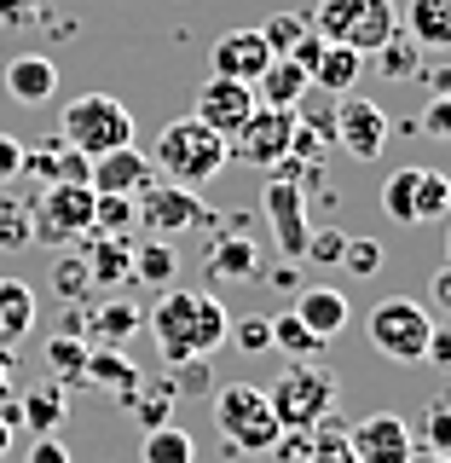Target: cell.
Instances as JSON below:
<instances>
[{
  "instance_id": "obj_1",
  "label": "cell",
  "mask_w": 451,
  "mask_h": 463,
  "mask_svg": "<svg viewBox=\"0 0 451 463\" xmlns=\"http://www.w3.org/2000/svg\"><path fill=\"white\" fill-rule=\"evenodd\" d=\"M145 330H151L163 365H192V359H209L226 342L231 313L214 296H202V289H163V301L151 307Z\"/></svg>"
},
{
  "instance_id": "obj_2",
  "label": "cell",
  "mask_w": 451,
  "mask_h": 463,
  "mask_svg": "<svg viewBox=\"0 0 451 463\" xmlns=\"http://www.w3.org/2000/svg\"><path fill=\"white\" fill-rule=\"evenodd\" d=\"M226 163H231L226 134H214L209 122H197V116L168 122L163 134H156V151H151V168L163 174V180H174V185H209Z\"/></svg>"
},
{
  "instance_id": "obj_3",
  "label": "cell",
  "mask_w": 451,
  "mask_h": 463,
  "mask_svg": "<svg viewBox=\"0 0 451 463\" xmlns=\"http://www.w3.org/2000/svg\"><path fill=\"white\" fill-rule=\"evenodd\" d=\"M272 417H278L284 434H313L336 411V376H330L318 359H289V371L267 388Z\"/></svg>"
},
{
  "instance_id": "obj_4",
  "label": "cell",
  "mask_w": 451,
  "mask_h": 463,
  "mask_svg": "<svg viewBox=\"0 0 451 463\" xmlns=\"http://www.w3.org/2000/svg\"><path fill=\"white\" fill-rule=\"evenodd\" d=\"M313 35L330 47H353L359 58H371L388 35H399V12L394 0H318L313 12Z\"/></svg>"
},
{
  "instance_id": "obj_5",
  "label": "cell",
  "mask_w": 451,
  "mask_h": 463,
  "mask_svg": "<svg viewBox=\"0 0 451 463\" xmlns=\"http://www.w3.org/2000/svg\"><path fill=\"white\" fill-rule=\"evenodd\" d=\"M93 232V185L87 180H52L29 203V243L47 250H70Z\"/></svg>"
},
{
  "instance_id": "obj_6",
  "label": "cell",
  "mask_w": 451,
  "mask_h": 463,
  "mask_svg": "<svg viewBox=\"0 0 451 463\" xmlns=\"http://www.w3.org/2000/svg\"><path fill=\"white\" fill-rule=\"evenodd\" d=\"M58 139L81 156H105L116 145H134V116L110 93H76L64 105V116H58Z\"/></svg>"
},
{
  "instance_id": "obj_7",
  "label": "cell",
  "mask_w": 451,
  "mask_h": 463,
  "mask_svg": "<svg viewBox=\"0 0 451 463\" xmlns=\"http://www.w3.org/2000/svg\"><path fill=\"white\" fill-rule=\"evenodd\" d=\"M214 423H221L231 452H278V440H284L267 388H255V383H226L214 394Z\"/></svg>"
},
{
  "instance_id": "obj_8",
  "label": "cell",
  "mask_w": 451,
  "mask_h": 463,
  "mask_svg": "<svg viewBox=\"0 0 451 463\" xmlns=\"http://www.w3.org/2000/svg\"><path fill=\"white\" fill-rule=\"evenodd\" d=\"M134 221H139V232H151V238H174V232L209 226V203H202L192 185H174L163 174H151L134 192Z\"/></svg>"
},
{
  "instance_id": "obj_9",
  "label": "cell",
  "mask_w": 451,
  "mask_h": 463,
  "mask_svg": "<svg viewBox=\"0 0 451 463\" xmlns=\"http://www.w3.org/2000/svg\"><path fill=\"white\" fill-rule=\"evenodd\" d=\"M371 342L376 354H388L394 365H417V359L428 354V330H434V313L423 301H405V296H388L371 307Z\"/></svg>"
},
{
  "instance_id": "obj_10",
  "label": "cell",
  "mask_w": 451,
  "mask_h": 463,
  "mask_svg": "<svg viewBox=\"0 0 451 463\" xmlns=\"http://www.w3.org/2000/svg\"><path fill=\"white\" fill-rule=\"evenodd\" d=\"M289 134H296V110H272V105H255L249 116H243V128L231 134V156L249 168H284L289 156Z\"/></svg>"
},
{
  "instance_id": "obj_11",
  "label": "cell",
  "mask_w": 451,
  "mask_h": 463,
  "mask_svg": "<svg viewBox=\"0 0 451 463\" xmlns=\"http://www.w3.org/2000/svg\"><path fill=\"white\" fill-rule=\"evenodd\" d=\"M330 145H342L347 156H359V163L382 156V145H388L382 105H371V99H359V93H342L336 110H330Z\"/></svg>"
},
{
  "instance_id": "obj_12",
  "label": "cell",
  "mask_w": 451,
  "mask_h": 463,
  "mask_svg": "<svg viewBox=\"0 0 451 463\" xmlns=\"http://www.w3.org/2000/svg\"><path fill=\"white\" fill-rule=\"evenodd\" d=\"M267 221H272V232H278V250L289 260H301L313 226H307V185H301L296 174L272 168V180H267Z\"/></svg>"
},
{
  "instance_id": "obj_13",
  "label": "cell",
  "mask_w": 451,
  "mask_h": 463,
  "mask_svg": "<svg viewBox=\"0 0 451 463\" xmlns=\"http://www.w3.org/2000/svg\"><path fill=\"white\" fill-rule=\"evenodd\" d=\"M260 105V99H255V87L249 81H231V76H209V81H202L197 87V122H209L214 128V134H238V128H243V116H249Z\"/></svg>"
},
{
  "instance_id": "obj_14",
  "label": "cell",
  "mask_w": 451,
  "mask_h": 463,
  "mask_svg": "<svg viewBox=\"0 0 451 463\" xmlns=\"http://www.w3.org/2000/svg\"><path fill=\"white\" fill-rule=\"evenodd\" d=\"M347 446H353L359 463H405V458L417 452V440H411V429H405V417H394V411L359 417V429L347 434Z\"/></svg>"
},
{
  "instance_id": "obj_15",
  "label": "cell",
  "mask_w": 451,
  "mask_h": 463,
  "mask_svg": "<svg viewBox=\"0 0 451 463\" xmlns=\"http://www.w3.org/2000/svg\"><path fill=\"white\" fill-rule=\"evenodd\" d=\"M272 52L267 47V35H260V29H226L221 41H214L209 47V64H214V76H231V81H260V70L272 64Z\"/></svg>"
},
{
  "instance_id": "obj_16",
  "label": "cell",
  "mask_w": 451,
  "mask_h": 463,
  "mask_svg": "<svg viewBox=\"0 0 451 463\" xmlns=\"http://www.w3.org/2000/svg\"><path fill=\"white\" fill-rule=\"evenodd\" d=\"M151 156L139 151V145H116L105 156H87V185L93 192H116V197H134L145 180H151Z\"/></svg>"
},
{
  "instance_id": "obj_17",
  "label": "cell",
  "mask_w": 451,
  "mask_h": 463,
  "mask_svg": "<svg viewBox=\"0 0 451 463\" xmlns=\"http://www.w3.org/2000/svg\"><path fill=\"white\" fill-rule=\"evenodd\" d=\"M202 267L221 284H255L260 279V243L249 232H221V238L209 243V255H202Z\"/></svg>"
},
{
  "instance_id": "obj_18",
  "label": "cell",
  "mask_w": 451,
  "mask_h": 463,
  "mask_svg": "<svg viewBox=\"0 0 451 463\" xmlns=\"http://www.w3.org/2000/svg\"><path fill=\"white\" fill-rule=\"evenodd\" d=\"M301 318V325L313 330L318 342H336L347 325H353V307H347V296L342 289H330V284H313V289H301V301L289 307Z\"/></svg>"
},
{
  "instance_id": "obj_19",
  "label": "cell",
  "mask_w": 451,
  "mask_h": 463,
  "mask_svg": "<svg viewBox=\"0 0 451 463\" xmlns=\"http://www.w3.org/2000/svg\"><path fill=\"white\" fill-rule=\"evenodd\" d=\"M18 180L29 185H52V180H87V156L70 151L64 139H41V145H23V168Z\"/></svg>"
},
{
  "instance_id": "obj_20",
  "label": "cell",
  "mask_w": 451,
  "mask_h": 463,
  "mask_svg": "<svg viewBox=\"0 0 451 463\" xmlns=\"http://www.w3.org/2000/svg\"><path fill=\"white\" fill-rule=\"evenodd\" d=\"M81 267L93 284H134V238H99L87 232L81 238Z\"/></svg>"
},
{
  "instance_id": "obj_21",
  "label": "cell",
  "mask_w": 451,
  "mask_h": 463,
  "mask_svg": "<svg viewBox=\"0 0 451 463\" xmlns=\"http://www.w3.org/2000/svg\"><path fill=\"white\" fill-rule=\"evenodd\" d=\"M81 383H87V388H99V394L134 400V394H139V365H134V359L122 354V347H87Z\"/></svg>"
},
{
  "instance_id": "obj_22",
  "label": "cell",
  "mask_w": 451,
  "mask_h": 463,
  "mask_svg": "<svg viewBox=\"0 0 451 463\" xmlns=\"http://www.w3.org/2000/svg\"><path fill=\"white\" fill-rule=\"evenodd\" d=\"M58 93V64L47 52H23L6 64V99L12 105H47Z\"/></svg>"
},
{
  "instance_id": "obj_23",
  "label": "cell",
  "mask_w": 451,
  "mask_h": 463,
  "mask_svg": "<svg viewBox=\"0 0 451 463\" xmlns=\"http://www.w3.org/2000/svg\"><path fill=\"white\" fill-rule=\"evenodd\" d=\"M307 93H313V76L296 64V58H272V64L260 70V81H255V99L272 105V110H301Z\"/></svg>"
},
{
  "instance_id": "obj_24",
  "label": "cell",
  "mask_w": 451,
  "mask_h": 463,
  "mask_svg": "<svg viewBox=\"0 0 451 463\" xmlns=\"http://www.w3.org/2000/svg\"><path fill=\"white\" fill-rule=\"evenodd\" d=\"M399 29L417 41L423 52H446L451 47V0H405Z\"/></svg>"
},
{
  "instance_id": "obj_25",
  "label": "cell",
  "mask_w": 451,
  "mask_h": 463,
  "mask_svg": "<svg viewBox=\"0 0 451 463\" xmlns=\"http://www.w3.org/2000/svg\"><path fill=\"white\" fill-rule=\"evenodd\" d=\"M41 318V296L23 279H0V347H18Z\"/></svg>"
},
{
  "instance_id": "obj_26",
  "label": "cell",
  "mask_w": 451,
  "mask_h": 463,
  "mask_svg": "<svg viewBox=\"0 0 451 463\" xmlns=\"http://www.w3.org/2000/svg\"><path fill=\"white\" fill-rule=\"evenodd\" d=\"M359 70H365V58H359L353 47H330L324 41V52H318V64H313V87L330 93V99H342V93L359 87Z\"/></svg>"
},
{
  "instance_id": "obj_27",
  "label": "cell",
  "mask_w": 451,
  "mask_h": 463,
  "mask_svg": "<svg viewBox=\"0 0 451 463\" xmlns=\"http://www.w3.org/2000/svg\"><path fill=\"white\" fill-rule=\"evenodd\" d=\"M139 325H145V313L134 307V301H105V307L81 325V336H99V347H122Z\"/></svg>"
},
{
  "instance_id": "obj_28",
  "label": "cell",
  "mask_w": 451,
  "mask_h": 463,
  "mask_svg": "<svg viewBox=\"0 0 451 463\" xmlns=\"http://www.w3.org/2000/svg\"><path fill=\"white\" fill-rule=\"evenodd\" d=\"M417 174L423 168H394L382 180V214L394 226H417Z\"/></svg>"
},
{
  "instance_id": "obj_29",
  "label": "cell",
  "mask_w": 451,
  "mask_h": 463,
  "mask_svg": "<svg viewBox=\"0 0 451 463\" xmlns=\"http://www.w3.org/2000/svg\"><path fill=\"white\" fill-rule=\"evenodd\" d=\"M145 463H197V440L185 429H174V423H156V429H145Z\"/></svg>"
},
{
  "instance_id": "obj_30",
  "label": "cell",
  "mask_w": 451,
  "mask_h": 463,
  "mask_svg": "<svg viewBox=\"0 0 451 463\" xmlns=\"http://www.w3.org/2000/svg\"><path fill=\"white\" fill-rule=\"evenodd\" d=\"M93 232L99 238H134V197H116V192H93Z\"/></svg>"
},
{
  "instance_id": "obj_31",
  "label": "cell",
  "mask_w": 451,
  "mask_h": 463,
  "mask_svg": "<svg viewBox=\"0 0 451 463\" xmlns=\"http://www.w3.org/2000/svg\"><path fill=\"white\" fill-rule=\"evenodd\" d=\"M174 272H180V255H174L163 238L134 243V284H168Z\"/></svg>"
},
{
  "instance_id": "obj_32",
  "label": "cell",
  "mask_w": 451,
  "mask_h": 463,
  "mask_svg": "<svg viewBox=\"0 0 451 463\" xmlns=\"http://www.w3.org/2000/svg\"><path fill=\"white\" fill-rule=\"evenodd\" d=\"M58 417H64V394H58V383L29 388L23 405H18V423H29L35 434H52V429H58Z\"/></svg>"
},
{
  "instance_id": "obj_33",
  "label": "cell",
  "mask_w": 451,
  "mask_h": 463,
  "mask_svg": "<svg viewBox=\"0 0 451 463\" xmlns=\"http://www.w3.org/2000/svg\"><path fill=\"white\" fill-rule=\"evenodd\" d=\"M376 64H382V76H394V81H411L417 70H423V47H417L411 35H388L382 47H376Z\"/></svg>"
},
{
  "instance_id": "obj_34",
  "label": "cell",
  "mask_w": 451,
  "mask_h": 463,
  "mask_svg": "<svg viewBox=\"0 0 451 463\" xmlns=\"http://www.w3.org/2000/svg\"><path fill=\"white\" fill-rule=\"evenodd\" d=\"M272 347H284L289 359H318V354H324V342H318L296 313H278V318H272Z\"/></svg>"
},
{
  "instance_id": "obj_35",
  "label": "cell",
  "mask_w": 451,
  "mask_h": 463,
  "mask_svg": "<svg viewBox=\"0 0 451 463\" xmlns=\"http://www.w3.org/2000/svg\"><path fill=\"white\" fill-rule=\"evenodd\" d=\"M301 463H359V458H353V446H347V429H336L324 417V423L307 434V458Z\"/></svg>"
},
{
  "instance_id": "obj_36",
  "label": "cell",
  "mask_w": 451,
  "mask_h": 463,
  "mask_svg": "<svg viewBox=\"0 0 451 463\" xmlns=\"http://www.w3.org/2000/svg\"><path fill=\"white\" fill-rule=\"evenodd\" d=\"M446 209H451V180L440 168H423V174H417V226L440 221Z\"/></svg>"
},
{
  "instance_id": "obj_37",
  "label": "cell",
  "mask_w": 451,
  "mask_h": 463,
  "mask_svg": "<svg viewBox=\"0 0 451 463\" xmlns=\"http://www.w3.org/2000/svg\"><path fill=\"white\" fill-rule=\"evenodd\" d=\"M307 29H313V24L296 18V12H272V18L260 24V35H267V47L278 52V58H289V52L301 47V35H307Z\"/></svg>"
},
{
  "instance_id": "obj_38",
  "label": "cell",
  "mask_w": 451,
  "mask_h": 463,
  "mask_svg": "<svg viewBox=\"0 0 451 463\" xmlns=\"http://www.w3.org/2000/svg\"><path fill=\"white\" fill-rule=\"evenodd\" d=\"M47 365L58 376H70V383H81V365H87V342L76 336V330H64V336L47 342Z\"/></svg>"
},
{
  "instance_id": "obj_39",
  "label": "cell",
  "mask_w": 451,
  "mask_h": 463,
  "mask_svg": "<svg viewBox=\"0 0 451 463\" xmlns=\"http://www.w3.org/2000/svg\"><path fill=\"white\" fill-rule=\"evenodd\" d=\"M342 267H347V279H376V272H382V243L376 238H347Z\"/></svg>"
},
{
  "instance_id": "obj_40",
  "label": "cell",
  "mask_w": 451,
  "mask_h": 463,
  "mask_svg": "<svg viewBox=\"0 0 451 463\" xmlns=\"http://www.w3.org/2000/svg\"><path fill=\"white\" fill-rule=\"evenodd\" d=\"M23 243H29V209L23 197L0 192V250H23Z\"/></svg>"
},
{
  "instance_id": "obj_41",
  "label": "cell",
  "mask_w": 451,
  "mask_h": 463,
  "mask_svg": "<svg viewBox=\"0 0 451 463\" xmlns=\"http://www.w3.org/2000/svg\"><path fill=\"white\" fill-rule=\"evenodd\" d=\"M52 289L64 301H81L87 289H93V279H87V267H81V255H58V267H52Z\"/></svg>"
},
{
  "instance_id": "obj_42",
  "label": "cell",
  "mask_w": 451,
  "mask_h": 463,
  "mask_svg": "<svg viewBox=\"0 0 451 463\" xmlns=\"http://www.w3.org/2000/svg\"><path fill=\"white\" fill-rule=\"evenodd\" d=\"M226 342H238L243 354H260V347H272V318H260V313H249V318H231Z\"/></svg>"
},
{
  "instance_id": "obj_43",
  "label": "cell",
  "mask_w": 451,
  "mask_h": 463,
  "mask_svg": "<svg viewBox=\"0 0 451 463\" xmlns=\"http://www.w3.org/2000/svg\"><path fill=\"white\" fill-rule=\"evenodd\" d=\"M342 250H347V232L324 226V232H307V260H318V267H342Z\"/></svg>"
},
{
  "instance_id": "obj_44",
  "label": "cell",
  "mask_w": 451,
  "mask_h": 463,
  "mask_svg": "<svg viewBox=\"0 0 451 463\" xmlns=\"http://www.w3.org/2000/svg\"><path fill=\"white\" fill-rule=\"evenodd\" d=\"M428 452L451 458V400H434L428 405Z\"/></svg>"
},
{
  "instance_id": "obj_45",
  "label": "cell",
  "mask_w": 451,
  "mask_h": 463,
  "mask_svg": "<svg viewBox=\"0 0 451 463\" xmlns=\"http://www.w3.org/2000/svg\"><path fill=\"white\" fill-rule=\"evenodd\" d=\"M417 128H423V134H434V139H451V93H434Z\"/></svg>"
},
{
  "instance_id": "obj_46",
  "label": "cell",
  "mask_w": 451,
  "mask_h": 463,
  "mask_svg": "<svg viewBox=\"0 0 451 463\" xmlns=\"http://www.w3.org/2000/svg\"><path fill=\"white\" fill-rule=\"evenodd\" d=\"M428 365L434 371H451V318H434V330H428Z\"/></svg>"
},
{
  "instance_id": "obj_47",
  "label": "cell",
  "mask_w": 451,
  "mask_h": 463,
  "mask_svg": "<svg viewBox=\"0 0 451 463\" xmlns=\"http://www.w3.org/2000/svg\"><path fill=\"white\" fill-rule=\"evenodd\" d=\"M18 168H23V139L0 134V185H12V180H18Z\"/></svg>"
},
{
  "instance_id": "obj_48",
  "label": "cell",
  "mask_w": 451,
  "mask_h": 463,
  "mask_svg": "<svg viewBox=\"0 0 451 463\" xmlns=\"http://www.w3.org/2000/svg\"><path fill=\"white\" fill-rule=\"evenodd\" d=\"M428 301L440 307V318H451V260H446V267H434V272H428Z\"/></svg>"
},
{
  "instance_id": "obj_49",
  "label": "cell",
  "mask_w": 451,
  "mask_h": 463,
  "mask_svg": "<svg viewBox=\"0 0 451 463\" xmlns=\"http://www.w3.org/2000/svg\"><path fill=\"white\" fill-rule=\"evenodd\" d=\"M47 0H0V24H35Z\"/></svg>"
},
{
  "instance_id": "obj_50",
  "label": "cell",
  "mask_w": 451,
  "mask_h": 463,
  "mask_svg": "<svg viewBox=\"0 0 451 463\" xmlns=\"http://www.w3.org/2000/svg\"><path fill=\"white\" fill-rule=\"evenodd\" d=\"M29 463H70V446L58 440V434H41L35 452H29Z\"/></svg>"
},
{
  "instance_id": "obj_51",
  "label": "cell",
  "mask_w": 451,
  "mask_h": 463,
  "mask_svg": "<svg viewBox=\"0 0 451 463\" xmlns=\"http://www.w3.org/2000/svg\"><path fill=\"white\" fill-rule=\"evenodd\" d=\"M12 371H18V359H12V347H0V405L18 400V376Z\"/></svg>"
},
{
  "instance_id": "obj_52",
  "label": "cell",
  "mask_w": 451,
  "mask_h": 463,
  "mask_svg": "<svg viewBox=\"0 0 451 463\" xmlns=\"http://www.w3.org/2000/svg\"><path fill=\"white\" fill-rule=\"evenodd\" d=\"M318 52H324V41H318V35H313V29H307V35H301V47H296V52H289V58H296V64H301V70H307V76H313V64H318Z\"/></svg>"
},
{
  "instance_id": "obj_53",
  "label": "cell",
  "mask_w": 451,
  "mask_h": 463,
  "mask_svg": "<svg viewBox=\"0 0 451 463\" xmlns=\"http://www.w3.org/2000/svg\"><path fill=\"white\" fill-rule=\"evenodd\" d=\"M168 417V388H163V400H145V429H156Z\"/></svg>"
},
{
  "instance_id": "obj_54",
  "label": "cell",
  "mask_w": 451,
  "mask_h": 463,
  "mask_svg": "<svg viewBox=\"0 0 451 463\" xmlns=\"http://www.w3.org/2000/svg\"><path fill=\"white\" fill-rule=\"evenodd\" d=\"M428 87H434V93H451V64H446V70H434Z\"/></svg>"
},
{
  "instance_id": "obj_55",
  "label": "cell",
  "mask_w": 451,
  "mask_h": 463,
  "mask_svg": "<svg viewBox=\"0 0 451 463\" xmlns=\"http://www.w3.org/2000/svg\"><path fill=\"white\" fill-rule=\"evenodd\" d=\"M12 434H18V429H12V423H6V411H0V458L12 452Z\"/></svg>"
},
{
  "instance_id": "obj_56",
  "label": "cell",
  "mask_w": 451,
  "mask_h": 463,
  "mask_svg": "<svg viewBox=\"0 0 451 463\" xmlns=\"http://www.w3.org/2000/svg\"><path fill=\"white\" fill-rule=\"evenodd\" d=\"M405 463H451V458H440V452H411Z\"/></svg>"
},
{
  "instance_id": "obj_57",
  "label": "cell",
  "mask_w": 451,
  "mask_h": 463,
  "mask_svg": "<svg viewBox=\"0 0 451 463\" xmlns=\"http://www.w3.org/2000/svg\"><path fill=\"white\" fill-rule=\"evenodd\" d=\"M446 250H451V232H446Z\"/></svg>"
}]
</instances>
